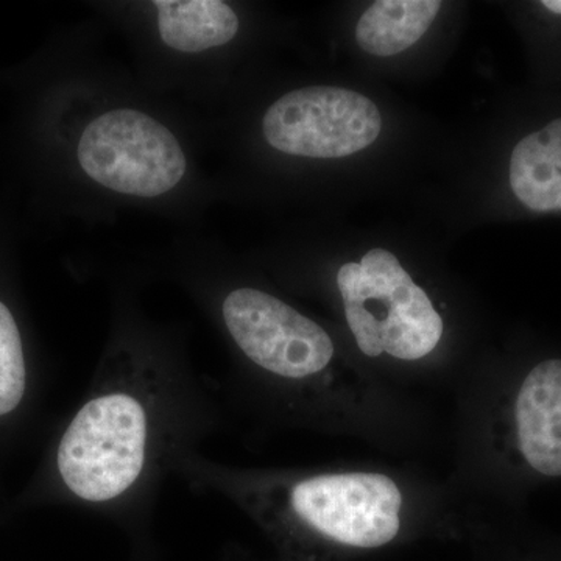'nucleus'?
Instances as JSON below:
<instances>
[{
	"instance_id": "obj_1",
	"label": "nucleus",
	"mask_w": 561,
	"mask_h": 561,
	"mask_svg": "<svg viewBox=\"0 0 561 561\" xmlns=\"http://www.w3.org/2000/svg\"><path fill=\"white\" fill-rule=\"evenodd\" d=\"M337 286L362 353L419 360L437 348L442 317L390 251L373 249L359 264L342 265Z\"/></svg>"
},
{
	"instance_id": "obj_2",
	"label": "nucleus",
	"mask_w": 561,
	"mask_h": 561,
	"mask_svg": "<svg viewBox=\"0 0 561 561\" xmlns=\"http://www.w3.org/2000/svg\"><path fill=\"white\" fill-rule=\"evenodd\" d=\"M147 416L128 394L94 398L69 424L58 449V470L73 494L91 502L130 489L146 460Z\"/></svg>"
},
{
	"instance_id": "obj_3",
	"label": "nucleus",
	"mask_w": 561,
	"mask_h": 561,
	"mask_svg": "<svg viewBox=\"0 0 561 561\" xmlns=\"http://www.w3.org/2000/svg\"><path fill=\"white\" fill-rule=\"evenodd\" d=\"M81 169L121 194L158 197L186 173V157L169 128L136 110L102 114L81 135Z\"/></svg>"
},
{
	"instance_id": "obj_4",
	"label": "nucleus",
	"mask_w": 561,
	"mask_h": 561,
	"mask_svg": "<svg viewBox=\"0 0 561 561\" xmlns=\"http://www.w3.org/2000/svg\"><path fill=\"white\" fill-rule=\"evenodd\" d=\"M381 127V113L370 99L334 87L291 91L262 122L273 149L308 158L350 157L375 142Z\"/></svg>"
},
{
	"instance_id": "obj_5",
	"label": "nucleus",
	"mask_w": 561,
	"mask_h": 561,
	"mask_svg": "<svg viewBox=\"0 0 561 561\" xmlns=\"http://www.w3.org/2000/svg\"><path fill=\"white\" fill-rule=\"evenodd\" d=\"M290 501L302 522L341 545L379 548L400 531L401 491L376 472L316 476L297 483Z\"/></svg>"
},
{
	"instance_id": "obj_6",
	"label": "nucleus",
	"mask_w": 561,
	"mask_h": 561,
	"mask_svg": "<svg viewBox=\"0 0 561 561\" xmlns=\"http://www.w3.org/2000/svg\"><path fill=\"white\" fill-rule=\"evenodd\" d=\"M224 320L245 356L283 378H308L334 356V343L323 328L265 291H231Z\"/></svg>"
},
{
	"instance_id": "obj_7",
	"label": "nucleus",
	"mask_w": 561,
	"mask_h": 561,
	"mask_svg": "<svg viewBox=\"0 0 561 561\" xmlns=\"http://www.w3.org/2000/svg\"><path fill=\"white\" fill-rule=\"evenodd\" d=\"M515 415L524 459L541 474L560 478V359L541 362L524 379L516 400Z\"/></svg>"
},
{
	"instance_id": "obj_8",
	"label": "nucleus",
	"mask_w": 561,
	"mask_h": 561,
	"mask_svg": "<svg viewBox=\"0 0 561 561\" xmlns=\"http://www.w3.org/2000/svg\"><path fill=\"white\" fill-rule=\"evenodd\" d=\"M511 184L537 213L561 210V119L524 138L512 153Z\"/></svg>"
},
{
	"instance_id": "obj_9",
	"label": "nucleus",
	"mask_w": 561,
	"mask_h": 561,
	"mask_svg": "<svg viewBox=\"0 0 561 561\" xmlns=\"http://www.w3.org/2000/svg\"><path fill=\"white\" fill-rule=\"evenodd\" d=\"M161 39L186 54L224 46L234 38L239 20L220 0H157Z\"/></svg>"
},
{
	"instance_id": "obj_10",
	"label": "nucleus",
	"mask_w": 561,
	"mask_h": 561,
	"mask_svg": "<svg viewBox=\"0 0 561 561\" xmlns=\"http://www.w3.org/2000/svg\"><path fill=\"white\" fill-rule=\"evenodd\" d=\"M440 9L438 0H379L357 22V44L378 57L400 54L427 32Z\"/></svg>"
},
{
	"instance_id": "obj_11",
	"label": "nucleus",
	"mask_w": 561,
	"mask_h": 561,
	"mask_svg": "<svg viewBox=\"0 0 561 561\" xmlns=\"http://www.w3.org/2000/svg\"><path fill=\"white\" fill-rule=\"evenodd\" d=\"M25 390V362L20 330L0 302V416L18 408Z\"/></svg>"
},
{
	"instance_id": "obj_12",
	"label": "nucleus",
	"mask_w": 561,
	"mask_h": 561,
	"mask_svg": "<svg viewBox=\"0 0 561 561\" xmlns=\"http://www.w3.org/2000/svg\"><path fill=\"white\" fill-rule=\"evenodd\" d=\"M542 5L549 11H552V13L561 14V0H545Z\"/></svg>"
}]
</instances>
